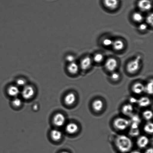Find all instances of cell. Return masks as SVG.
I'll return each instance as SVG.
<instances>
[{"mask_svg":"<svg viewBox=\"0 0 153 153\" xmlns=\"http://www.w3.org/2000/svg\"><path fill=\"white\" fill-rule=\"evenodd\" d=\"M141 57L138 56L127 64V70L130 74H134L138 71L140 67Z\"/></svg>","mask_w":153,"mask_h":153,"instance_id":"2","label":"cell"},{"mask_svg":"<svg viewBox=\"0 0 153 153\" xmlns=\"http://www.w3.org/2000/svg\"><path fill=\"white\" fill-rule=\"evenodd\" d=\"M16 83L19 86H23L25 85L26 83V82L25 79H18L16 81Z\"/></svg>","mask_w":153,"mask_h":153,"instance_id":"34","label":"cell"},{"mask_svg":"<svg viewBox=\"0 0 153 153\" xmlns=\"http://www.w3.org/2000/svg\"><path fill=\"white\" fill-rule=\"evenodd\" d=\"M130 102L132 104H134V103H137V99L134 97H131L130 98Z\"/></svg>","mask_w":153,"mask_h":153,"instance_id":"35","label":"cell"},{"mask_svg":"<svg viewBox=\"0 0 153 153\" xmlns=\"http://www.w3.org/2000/svg\"><path fill=\"white\" fill-rule=\"evenodd\" d=\"M34 109H36L37 108V105L34 106Z\"/></svg>","mask_w":153,"mask_h":153,"instance_id":"39","label":"cell"},{"mask_svg":"<svg viewBox=\"0 0 153 153\" xmlns=\"http://www.w3.org/2000/svg\"><path fill=\"white\" fill-rule=\"evenodd\" d=\"M139 30L142 31H146L148 28L147 25L145 23H141L139 25L138 27Z\"/></svg>","mask_w":153,"mask_h":153,"instance_id":"32","label":"cell"},{"mask_svg":"<svg viewBox=\"0 0 153 153\" xmlns=\"http://www.w3.org/2000/svg\"><path fill=\"white\" fill-rule=\"evenodd\" d=\"M120 76L119 73L113 72L111 76V79L112 80L116 81H117L120 79Z\"/></svg>","mask_w":153,"mask_h":153,"instance_id":"30","label":"cell"},{"mask_svg":"<svg viewBox=\"0 0 153 153\" xmlns=\"http://www.w3.org/2000/svg\"><path fill=\"white\" fill-rule=\"evenodd\" d=\"M115 51H120L123 50L124 47L123 42L121 40H117L113 42L112 45Z\"/></svg>","mask_w":153,"mask_h":153,"instance_id":"20","label":"cell"},{"mask_svg":"<svg viewBox=\"0 0 153 153\" xmlns=\"http://www.w3.org/2000/svg\"><path fill=\"white\" fill-rule=\"evenodd\" d=\"M130 153H141L140 152H139V151H132V152H131Z\"/></svg>","mask_w":153,"mask_h":153,"instance_id":"37","label":"cell"},{"mask_svg":"<svg viewBox=\"0 0 153 153\" xmlns=\"http://www.w3.org/2000/svg\"><path fill=\"white\" fill-rule=\"evenodd\" d=\"M34 90L32 86L26 85L22 89V94L23 98L25 100H29L32 98L34 94Z\"/></svg>","mask_w":153,"mask_h":153,"instance_id":"4","label":"cell"},{"mask_svg":"<svg viewBox=\"0 0 153 153\" xmlns=\"http://www.w3.org/2000/svg\"><path fill=\"white\" fill-rule=\"evenodd\" d=\"M143 116L144 118L146 120H150L152 118V112L149 110L145 111L143 112Z\"/></svg>","mask_w":153,"mask_h":153,"instance_id":"24","label":"cell"},{"mask_svg":"<svg viewBox=\"0 0 153 153\" xmlns=\"http://www.w3.org/2000/svg\"><path fill=\"white\" fill-rule=\"evenodd\" d=\"M113 41L110 39L106 38L103 40L102 43L103 45L106 46H109L112 45Z\"/></svg>","mask_w":153,"mask_h":153,"instance_id":"29","label":"cell"},{"mask_svg":"<svg viewBox=\"0 0 153 153\" xmlns=\"http://www.w3.org/2000/svg\"><path fill=\"white\" fill-rule=\"evenodd\" d=\"M140 133V131L139 128H131L130 129L129 134L130 136H133V137H136L139 135Z\"/></svg>","mask_w":153,"mask_h":153,"instance_id":"27","label":"cell"},{"mask_svg":"<svg viewBox=\"0 0 153 153\" xmlns=\"http://www.w3.org/2000/svg\"><path fill=\"white\" fill-rule=\"evenodd\" d=\"M79 127L76 123H71L68 124L66 127L65 130L67 133L70 134H74L77 132Z\"/></svg>","mask_w":153,"mask_h":153,"instance_id":"13","label":"cell"},{"mask_svg":"<svg viewBox=\"0 0 153 153\" xmlns=\"http://www.w3.org/2000/svg\"><path fill=\"white\" fill-rule=\"evenodd\" d=\"M66 60L69 63L75 62V58L74 56L72 55H67L65 58Z\"/></svg>","mask_w":153,"mask_h":153,"instance_id":"31","label":"cell"},{"mask_svg":"<svg viewBox=\"0 0 153 153\" xmlns=\"http://www.w3.org/2000/svg\"><path fill=\"white\" fill-rule=\"evenodd\" d=\"M153 82L152 79L148 82L146 86H145V91L149 94H152L153 93Z\"/></svg>","mask_w":153,"mask_h":153,"instance_id":"22","label":"cell"},{"mask_svg":"<svg viewBox=\"0 0 153 153\" xmlns=\"http://www.w3.org/2000/svg\"><path fill=\"white\" fill-rule=\"evenodd\" d=\"M51 136L52 139L55 141H58L62 137V133L58 130H52L51 132Z\"/></svg>","mask_w":153,"mask_h":153,"instance_id":"18","label":"cell"},{"mask_svg":"<svg viewBox=\"0 0 153 153\" xmlns=\"http://www.w3.org/2000/svg\"><path fill=\"white\" fill-rule=\"evenodd\" d=\"M53 121L55 125L57 127H61L63 126L65 122V118L62 113H58L54 116Z\"/></svg>","mask_w":153,"mask_h":153,"instance_id":"7","label":"cell"},{"mask_svg":"<svg viewBox=\"0 0 153 153\" xmlns=\"http://www.w3.org/2000/svg\"><path fill=\"white\" fill-rule=\"evenodd\" d=\"M79 66L75 62L70 63L67 67V70L68 72L72 74H76L79 71Z\"/></svg>","mask_w":153,"mask_h":153,"instance_id":"16","label":"cell"},{"mask_svg":"<svg viewBox=\"0 0 153 153\" xmlns=\"http://www.w3.org/2000/svg\"><path fill=\"white\" fill-rule=\"evenodd\" d=\"M104 5L110 10H115L119 4V0H103Z\"/></svg>","mask_w":153,"mask_h":153,"instance_id":"8","label":"cell"},{"mask_svg":"<svg viewBox=\"0 0 153 153\" xmlns=\"http://www.w3.org/2000/svg\"><path fill=\"white\" fill-rule=\"evenodd\" d=\"M115 145L118 150L122 153L129 152L133 147V143L131 139L124 135L117 136L115 140Z\"/></svg>","mask_w":153,"mask_h":153,"instance_id":"1","label":"cell"},{"mask_svg":"<svg viewBox=\"0 0 153 153\" xmlns=\"http://www.w3.org/2000/svg\"><path fill=\"white\" fill-rule=\"evenodd\" d=\"M133 111H134V108L132 105L130 104L124 105L121 109L123 114L127 116L131 117L133 115Z\"/></svg>","mask_w":153,"mask_h":153,"instance_id":"10","label":"cell"},{"mask_svg":"<svg viewBox=\"0 0 153 153\" xmlns=\"http://www.w3.org/2000/svg\"><path fill=\"white\" fill-rule=\"evenodd\" d=\"M12 103L13 106L16 107H19L22 105V101L20 99L16 98L13 100Z\"/></svg>","mask_w":153,"mask_h":153,"instance_id":"28","label":"cell"},{"mask_svg":"<svg viewBox=\"0 0 153 153\" xmlns=\"http://www.w3.org/2000/svg\"><path fill=\"white\" fill-rule=\"evenodd\" d=\"M151 100L148 97H143L137 100V103L141 108H145L149 106L151 104Z\"/></svg>","mask_w":153,"mask_h":153,"instance_id":"15","label":"cell"},{"mask_svg":"<svg viewBox=\"0 0 153 153\" xmlns=\"http://www.w3.org/2000/svg\"><path fill=\"white\" fill-rule=\"evenodd\" d=\"M76 100V96L73 93H70L66 95L64 98V102L67 105H71L75 102Z\"/></svg>","mask_w":153,"mask_h":153,"instance_id":"14","label":"cell"},{"mask_svg":"<svg viewBox=\"0 0 153 153\" xmlns=\"http://www.w3.org/2000/svg\"><path fill=\"white\" fill-rule=\"evenodd\" d=\"M131 121H130L131 123H135L138 124H140L141 122V120L140 117L137 115H132L131 116Z\"/></svg>","mask_w":153,"mask_h":153,"instance_id":"26","label":"cell"},{"mask_svg":"<svg viewBox=\"0 0 153 153\" xmlns=\"http://www.w3.org/2000/svg\"><path fill=\"white\" fill-rule=\"evenodd\" d=\"M153 16L152 13H151V14L148 15L146 18V22L147 23L152 25H153Z\"/></svg>","mask_w":153,"mask_h":153,"instance_id":"33","label":"cell"},{"mask_svg":"<svg viewBox=\"0 0 153 153\" xmlns=\"http://www.w3.org/2000/svg\"><path fill=\"white\" fill-rule=\"evenodd\" d=\"M133 20L137 22H140L143 20V16L141 13L139 12H135L132 15Z\"/></svg>","mask_w":153,"mask_h":153,"instance_id":"21","label":"cell"},{"mask_svg":"<svg viewBox=\"0 0 153 153\" xmlns=\"http://www.w3.org/2000/svg\"><path fill=\"white\" fill-rule=\"evenodd\" d=\"M132 90L134 94H141L145 91V85L140 82H136L133 85Z\"/></svg>","mask_w":153,"mask_h":153,"instance_id":"12","label":"cell"},{"mask_svg":"<svg viewBox=\"0 0 153 153\" xmlns=\"http://www.w3.org/2000/svg\"><path fill=\"white\" fill-rule=\"evenodd\" d=\"M104 59V56L101 53H97L94 55V62L97 63H100L103 61Z\"/></svg>","mask_w":153,"mask_h":153,"instance_id":"25","label":"cell"},{"mask_svg":"<svg viewBox=\"0 0 153 153\" xmlns=\"http://www.w3.org/2000/svg\"><path fill=\"white\" fill-rule=\"evenodd\" d=\"M138 7L143 11H147L152 8V4L150 0H139L138 2Z\"/></svg>","mask_w":153,"mask_h":153,"instance_id":"6","label":"cell"},{"mask_svg":"<svg viewBox=\"0 0 153 153\" xmlns=\"http://www.w3.org/2000/svg\"><path fill=\"white\" fill-rule=\"evenodd\" d=\"M92 64V60L89 56H87L84 58L81 61L80 67L82 70H88L91 66Z\"/></svg>","mask_w":153,"mask_h":153,"instance_id":"11","label":"cell"},{"mask_svg":"<svg viewBox=\"0 0 153 153\" xmlns=\"http://www.w3.org/2000/svg\"><path fill=\"white\" fill-rule=\"evenodd\" d=\"M59 153H70L68 152H67V151H62V152H60Z\"/></svg>","mask_w":153,"mask_h":153,"instance_id":"38","label":"cell"},{"mask_svg":"<svg viewBox=\"0 0 153 153\" xmlns=\"http://www.w3.org/2000/svg\"><path fill=\"white\" fill-rule=\"evenodd\" d=\"M130 124V122L129 120L122 117L116 118L113 123V125L115 128L121 131L126 130L128 128Z\"/></svg>","mask_w":153,"mask_h":153,"instance_id":"3","label":"cell"},{"mask_svg":"<svg viewBox=\"0 0 153 153\" xmlns=\"http://www.w3.org/2000/svg\"><path fill=\"white\" fill-rule=\"evenodd\" d=\"M7 93L11 97H15L17 96L20 93V91L18 87L15 85H11L7 89Z\"/></svg>","mask_w":153,"mask_h":153,"instance_id":"19","label":"cell"},{"mask_svg":"<svg viewBox=\"0 0 153 153\" xmlns=\"http://www.w3.org/2000/svg\"><path fill=\"white\" fill-rule=\"evenodd\" d=\"M145 153H153V148H148L145 151Z\"/></svg>","mask_w":153,"mask_h":153,"instance_id":"36","label":"cell"},{"mask_svg":"<svg viewBox=\"0 0 153 153\" xmlns=\"http://www.w3.org/2000/svg\"><path fill=\"white\" fill-rule=\"evenodd\" d=\"M149 143V139L147 137L145 136H140L137 139V145L138 147L143 149L146 147Z\"/></svg>","mask_w":153,"mask_h":153,"instance_id":"9","label":"cell"},{"mask_svg":"<svg viewBox=\"0 0 153 153\" xmlns=\"http://www.w3.org/2000/svg\"><path fill=\"white\" fill-rule=\"evenodd\" d=\"M103 102L100 100H94L92 103L93 109L96 112L100 111L103 109Z\"/></svg>","mask_w":153,"mask_h":153,"instance_id":"17","label":"cell"},{"mask_svg":"<svg viewBox=\"0 0 153 153\" xmlns=\"http://www.w3.org/2000/svg\"><path fill=\"white\" fill-rule=\"evenodd\" d=\"M144 130L145 132L149 134H152L153 132V124L152 122L146 123L144 127Z\"/></svg>","mask_w":153,"mask_h":153,"instance_id":"23","label":"cell"},{"mask_svg":"<svg viewBox=\"0 0 153 153\" xmlns=\"http://www.w3.org/2000/svg\"><path fill=\"white\" fill-rule=\"evenodd\" d=\"M105 66L108 71L113 72L117 67L118 62L115 58H109L106 60Z\"/></svg>","mask_w":153,"mask_h":153,"instance_id":"5","label":"cell"}]
</instances>
